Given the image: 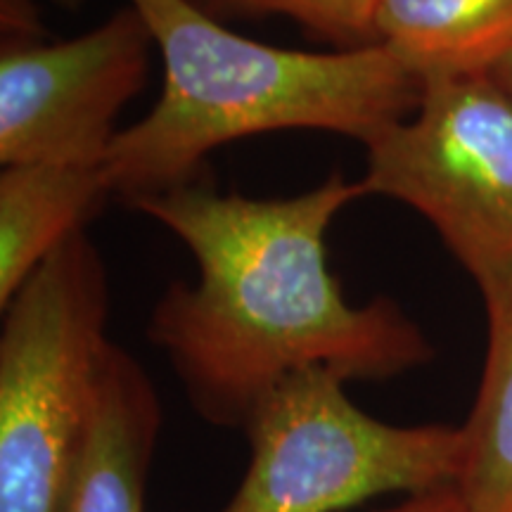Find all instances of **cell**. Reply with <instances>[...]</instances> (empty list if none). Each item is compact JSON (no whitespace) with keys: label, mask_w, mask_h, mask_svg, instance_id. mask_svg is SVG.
I'll list each match as a JSON object with an SVG mask.
<instances>
[{"label":"cell","mask_w":512,"mask_h":512,"mask_svg":"<svg viewBox=\"0 0 512 512\" xmlns=\"http://www.w3.org/2000/svg\"><path fill=\"white\" fill-rule=\"evenodd\" d=\"M373 29L422 86L486 76L512 53V0H377Z\"/></svg>","instance_id":"9c48e42d"},{"label":"cell","mask_w":512,"mask_h":512,"mask_svg":"<svg viewBox=\"0 0 512 512\" xmlns=\"http://www.w3.org/2000/svg\"><path fill=\"white\" fill-rule=\"evenodd\" d=\"M368 195L425 216L475 280L486 318L512 304V98L486 76L422 86L418 110L366 143Z\"/></svg>","instance_id":"5b68a950"},{"label":"cell","mask_w":512,"mask_h":512,"mask_svg":"<svg viewBox=\"0 0 512 512\" xmlns=\"http://www.w3.org/2000/svg\"><path fill=\"white\" fill-rule=\"evenodd\" d=\"M162 422V401L147 370L112 342L57 512H147V477Z\"/></svg>","instance_id":"52a82bcc"},{"label":"cell","mask_w":512,"mask_h":512,"mask_svg":"<svg viewBox=\"0 0 512 512\" xmlns=\"http://www.w3.org/2000/svg\"><path fill=\"white\" fill-rule=\"evenodd\" d=\"M366 195L361 181L332 174L292 197L195 181L131 204L195 259L197 280L166 287L147 337L209 425L245 430L254 408L302 370L384 382L432 361L430 339L394 299L351 304L328 266L330 226Z\"/></svg>","instance_id":"6da1fadb"},{"label":"cell","mask_w":512,"mask_h":512,"mask_svg":"<svg viewBox=\"0 0 512 512\" xmlns=\"http://www.w3.org/2000/svg\"><path fill=\"white\" fill-rule=\"evenodd\" d=\"M325 368L285 377L245 425L249 463L221 512H344L456 484L463 427L389 425Z\"/></svg>","instance_id":"277c9868"},{"label":"cell","mask_w":512,"mask_h":512,"mask_svg":"<svg viewBox=\"0 0 512 512\" xmlns=\"http://www.w3.org/2000/svg\"><path fill=\"white\" fill-rule=\"evenodd\" d=\"M114 195L105 162H34L0 174V309Z\"/></svg>","instance_id":"ba28073f"},{"label":"cell","mask_w":512,"mask_h":512,"mask_svg":"<svg viewBox=\"0 0 512 512\" xmlns=\"http://www.w3.org/2000/svg\"><path fill=\"white\" fill-rule=\"evenodd\" d=\"M214 19L287 17L332 48H363L375 41L377 0H190Z\"/></svg>","instance_id":"8fae6325"},{"label":"cell","mask_w":512,"mask_h":512,"mask_svg":"<svg viewBox=\"0 0 512 512\" xmlns=\"http://www.w3.org/2000/svg\"><path fill=\"white\" fill-rule=\"evenodd\" d=\"M110 278L76 233L3 306L0 512H57L112 339Z\"/></svg>","instance_id":"3957f363"},{"label":"cell","mask_w":512,"mask_h":512,"mask_svg":"<svg viewBox=\"0 0 512 512\" xmlns=\"http://www.w3.org/2000/svg\"><path fill=\"white\" fill-rule=\"evenodd\" d=\"M164 62L152 110L107 152L128 204L200 176L214 150L275 131H328L363 145L418 110L422 83L380 43L325 53L252 41L190 0H128Z\"/></svg>","instance_id":"7a4b0ae2"},{"label":"cell","mask_w":512,"mask_h":512,"mask_svg":"<svg viewBox=\"0 0 512 512\" xmlns=\"http://www.w3.org/2000/svg\"><path fill=\"white\" fill-rule=\"evenodd\" d=\"M491 79H494L498 86H501L503 91L512 98V53L498 64L494 72H491Z\"/></svg>","instance_id":"4fadbf2b"},{"label":"cell","mask_w":512,"mask_h":512,"mask_svg":"<svg viewBox=\"0 0 512 512\" xmlns=\"http://www.w3.org/2000/svg\"><path fill=\"white\" fill-rule=\"evenodd\" d=\"M384 512H475V510H472L465 498L460 496L456 484H448V486H439V489L425 491V494L408 496L406 501Z\"/></svg>","instance_id":"7c38bea8"},{"label":"cell","mask_w":512,"mask_h":512,"mask_svg":"<svg viewBox=\"0 0 512 512\" xmlns=\"http://www.w3.org/2000/svg\"><path fill=\"white\" fill-rule=\"evenodd\" d=\"M53 3L60 5V8H64V10H76L83 0H53Z\"/></svg>","instance_id":"5bb4252c"},{"label":"cell","mask_w":512,"mask_h":512,"mask_svg":"<svg viewBox=\"0 0 512 512\" xmlns=\"http://www.w3.org/2000/svg\"><path fill=\"white\" fill-rule=\"evenodd\" d=\"M152 41L133 5L67 41H5L0 53V162L98 164L117 119L143 91Z\"/></svg>","instance_id":"8992f818"},{"label":"cell","mask_w":512,"mask_h":512,"mask_svg":"<svg viewBox=\"0 0 512 512\" xmlns=\"http://www.w3.org/2000/svg\"><path fill=\"white\" fill-rule=\"evenodd\" d=\"M486 325L482 382L463 425L456 489L475 512H512V304Z\"/></svg>","instance_id":"30bf717a"}]
</instances>
